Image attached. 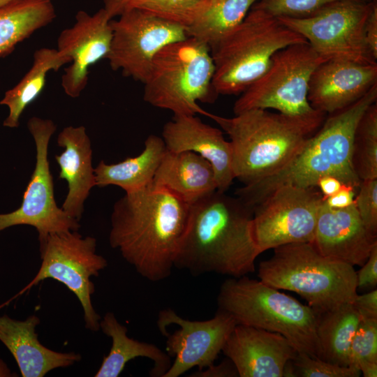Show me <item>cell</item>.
Wrapping results in <instances>:
<instances>
[{"instance_id":"cell-1","label":"cell","mask_w":377,"mask_h":377,"mask_svg":"<svg viewBox=\"0 0 377 377\" xmlns=\"http://www.w3.org/2000/svg\"><path fill=\"white\" fill-rule=\"evenodd\" d=\"M191 205L151 185L127 192L113 205L109 243L142 277L167 279L186 233Z\"/></svg>"},{"instance_id":"cell-2","label":"cell","mask_w":377,"mask_h":377,"mask_svg":"<svg viewBox=\"0 0 377 377\" xmlns=\"http://www.w3.org/2000/svg\"><path fill=\"white\" fill-rule=\"evenodd\" d=\"M253 209L218 190L191 205L188 227L175 267L194 276L240 277L255 271L260 253L253 232Z\"/></svg>"},{"instance_id":"cell-3","label":"cell","mask_w":377,"mask_h":377,"mask_svg":"<svg viewBox=\"0 0 377 377\" xmlns=\"http://www.w3.org/2000/svg\"><path fill=\"white\" fill-rule=\"evenodd\" d=\"M376 99L377 84L355 103L329 114L281 170L237 188L236 196L253 209L281 186L316 187L318 180L324 176H333L343 184L358 188L361 180L352 162L354 135L362 116Z\"/></svg>"},{"instance_id":"cell-4","label":"cell","mask_w":377,"mask_h":377,"mask_svg":"<svg viewBox=\"0 0 377 377\" xmlns=\"http://www.w3.org/2000/svg\"><path fill=\"white\" fill-rule=\"evenodd\" d=\"M320 111L293 116L251 109L224 117L209 113L228 135L235 179L244 185L268 177L284 167L321 126Z\"/></svg>"},{"instance_id":"cell-5","label":"cell","mask_w":377,"mask_h":377,"mask_svg":"<svg viewBox=\"0 0 377 377\" xmlns=\"http://www.w3.org/2000/svg\"><path fill=\"white\" fill-rule=\"evenodd\" d=\"M272 256L260 262L259 280L278 290L295 292L320 313L357 295L354 267L322 256L311 242L277 246Z\"/></svg>"},{"instance_id":"cell-6","label":"cell","mask_w":377,"mask_h":377,"mask_svg":"<svg viewBox=\"0 0 377 377\" xmlns=\"http://www.w3.org/2000/svg\"><path fill=\"white\" fill-rule=\"evenodd\" d=\"M279 290L246 275L230 277L221 286L218 309L230 314L237 324L279 333L298 353L318 357L317 313Z\"/></svg>"},{"instance_id":"cell-7","label":"cell","mask_w":377,"mask_h":377,"mask_svg":"<svg viewBox=\"0 0 377 377\" xmlns=\"http://www.w3.org/2000/svg\"><path fill=\"white\" fill-rule=\"evenodd\" d=\"M304 42L277 17L251 7L242 22L212 48L213 91L242 93L266 71L277 51Z\"/></svg>"},{"instance_id":"cell-8","label":"cell","mask_w":377,"mask_h":377,"mask_svg":"<svg viewBox=\"0 0 377 377\" xmlns=\"http://www.w3.org/2000/svg\"><path fill=\"white\" fill-rule=\"evenodd\" d=\"M214 64L210 48L195 38L170 43L154 57L143 84V99L174 116L209 113L198 102L210 101Z\"/></svg>"},{"instance_id":"cell-9","label":"cell","mask_w":377,"mask_h":377,"mask_svg":"<svg viewBox=\"0 0 377 377\" xmlns=\"http://www.w3.org/2000/svg\"><path fill=\"white\" fill-rule=\"evenodd\" d=\"M325 61L308 42L277 51L266 71L241 93L233 106L235 114L251 109H274L293 116L316 112L307 99L309 82Z\"/></svg>"},{"instance_id":"cell-10","label":"cell","mask_w":377,"mask_h":377,"mask_svg":"<svg viewBox=\"0 0 377 377\" xmlns=\"http://www.w3.org/2000/svg\"><path fill=\"white\" fill-rule=\"evenodd\" d=\"M41 265L33 279L9 302L22 295L39 282L52 279L64 284L79 300L83 311L85 327L100 330L98 313L95 311L91 295L95 291L91 277L98 276L108 262L96 253V238L83 237L77 231L49 235L39 243Z\"/></svg>"},{"instance_id":"cell-11","label":"cell","mask_w":377,"mask_h":377,"mask_svg":"<svg viewBox=\"0 0 377 377\" xmlns=\"http://www.w3.org/2000/svg\"><path fill=\"white\" fill-rule=\"evenodd\" d=\"M376 1L339 0L306 17H277L303 36L324 59L376 64L365 41L364 27Z\"/></svg>"},{"instance_id":"cell-12","label":"cell","mask_w":377,"mask_h":377,"mask_svg":"<svg viewBox=\"0 0 377 377\" xmlns=\"http://www.w3.org/2000/svg\"><path fill=\"white\" fill-rule=\"evenodd\" d=\"M27 127L36 145L35 168L19 208L0 213V232L12 226H31L37 230L40 243L50 234L78 231L80 224L59 207L54 198L48 147L56 124L51 119L32 117Z\"/></svg>"},{"instance_id":"cell-13","label":"cell","mask_w":377,"mask_h":377,"mask_svg":"<svg viewBox=\"0 0 377 377\" xmlns=\"http://www.w3.org/2000/svg\"><path fill=\"white\" fill-rule=\"evenodd\" d=\"M316 187L281 186L253 208V232L260 253L313 241L323 195Z\"/></svg>"},{"instance_id":"cell-14","label":"cell","mask_w":377,"mask_h":377,"mask_svg":"<svg viewBox=\"0 0 377 377\" xmlns=\"http://www.w3.org/2000/svg\"><path fill=\"white\" fill-rule=\"evenodd\" d=\"M111 26L110 67L142 83L156 54L187 37L184 26L138 8L124 11Z\"/></svg>"},{"instance_id":"cell-15","label":"cell","mask_w":377,"mask_h":377,"mask_svg":"<svg viewBox=\"0 0 377 377\" xmlns=\"http://www.w3.org/2000/svg\"><path fill=\"white\" fill-rule=\"evenodd\" d=\"M237 324L219 309L212 318L203 321L184 319L170 309L161 311L157 326L167 337L166 353L175 357L163 377H179L193 367L202 370L214 364Z\"/></svg>"},{"instance_id":"cell-16","label":"cell","mask_w":377,"mask_h":377,"mask_svg":"<svg viewBox=\"0 0 377 377\" xmlns=\"http://www.w3.org/2000/svg\"><path fill=\"white\" fill-rule=\"evenodd\" d=\"M112 20L103 8L93 15L80 10L74 24L59 35L57 50L71 63L61 77V87L69 97L80 96L88 83L89 67L106 59L112 38Z\"/></svg>"},{"instance_id":"cell-17","label":"cell","mask_w":377,"mask_h":377,"mask_svg":"<svg viewBox=\"0 0 377 377\" xmlns=\"http://www.w3.org/2000/svg\"><path fill=\"white\" fill-rule=\"evenodd\" d=\"M240 377H283L286 363L298 354L283 335L237 324L222 351Z\"/></svg>"},{"instance_id":"cell-18","label":"cell","mask_w":377,"mask_h":377,"mask_svg":"<svg viewBox=\"0 0 377 377\" xmlns=\"http://www.w3.org/2000/svg\"><path fill=\"white\" fill-rule=\"evenodd\" d=\"M311 243L325 257L362 266L377 245V236L366 228L354 203L337 209L323 199Z\"/></svg>"},{"instance_id":"cell-19","label":"cell","mask_w":377,"mask_h":377,"mask_svg":"<svg viewBox=\"0 0 377 377\" xmlns=\"http://www.w3.org/2000/svg\"><path fill=\"white\" fill-rule=\"evenodd\" d=\"M376 84L377 63L326 60L311 75L307 99L313 109L332 114L357 101Z\"/></svg>"},{"instance_id":"cell-20","label":"cell","mask_w":377,"mask_h":377,"mask_svg":"<svg viewBox=\"0 0 377 377\" xmlns=\"http://www.w3.org/2000/svg\"><path fill=\"white\" fill-rule=\"evenodd\" d=\"M161 138L170 151H192L208 161L214 170L217 190L228 191L235 179L232 149L220 129L195 115L174 116L163 126Z\"/></svg>"},{"instance_id":"cell-21","label":"cell","mask_w":377,"mask_h":377,"mask_svg":"<svg viewBox=\"0 0 377 377\" xmlns=\"http://www.w3.org/2000/svg\"><path fill=\"white\" fill-rule=\"evenodd\" d=\"M36 315L19 320L5 314L0 316V341L15 358L22 377H43L58 368L78 362L82 356L75 352H58L43 345L36 327L40 324Z\"/></svg>"},{"instance_id":"cell-22","label":"cell","mask_w":377,"mask_h":377,"mask_svg":"<svg viewBox=\"0 0 377 377\" xmlns=\"http://www.w3.org/2000/svg\"><path fill=\"white\" fill-rule=\"evenodd\" d=\"M57 142L64 149L55 156L60 168L59 178L68 184V193L61 207L80 221L84 203L96 186L91 140L84 126H68L60 131Z\"/></svg>"},{"instance_id":"cell-23","label":"cell","mask_w":377,"mask_h":377,"mask_svg":"<svg viewBox=\"0 0 377 377\" xmlns=\"http://www.w3.org/2000/svg\"><path fill=\"white\" fill-rule=\"evenodd\" d=\"M151 185L192 205L217 190L211 163L192 151L166 152Z\"/></svg>"},{"instance_id":"cell-24","label":"cell","mask_w":377,"mask_h":377,"mask_svg":"<svg viewBox=\"0 0 377 377\" xmlns=\"http://www.w3.org/2000/svg\"><path fill=\"white\" fill-rule=\"evenodd\" d=\"M100 330L112 339L110 352L95 374V377H117L126 364L136 357H147L153 362L149 375L163 377L171 366L170 356L154 344L140 341L127 335V328L112 312H107L100 320Z\"/></svg>"},{"instance_id":"cell-25","label":"cell","mask_w":377,"mask_h":377,"mask_svg":"<svg viewBox=\"0 0 377 377\" xmlns=\"http://www.w3.org/2000/svg\"><path fill=\"white\" fill-rule=\"evenodd\" d=\"M166 150L161 137L149 135L145 141L144 149L136 156L113 164L101 161L94 168L96 186L114 185L125 193L150 186Z\"/></svg>"},{"instance_id":"cell-26","label":"cell","mask_w":377,"mask_h":377,"mask_svg":"<svg viewBox=\"0 0 377 377\" xmlns=\"http://www.w3.org/2000/svg\"><path fill=\"white\" fill-rule=\"evenodd\" d=\"M55 17L52 0H10L0 6V57Z\"/></svg>"},{"instance_id":"cell-27","label":"cell","mask_w":377,"mask_h":377,"mask_svg":"<svg viewBox=\"0 0 377 377\" xmlns=\"http://www.w3.org/2000/svg\"><path fill=\"white\" fill-rule=\"evenodd\" d=\"M68 63H71V59L57 49L41 47L37 50L34 54L30 69L16 85L5 92L0 101V105L8 109V114L3 126L10 128H17L24 110L43 91L48 72L57 71Z\"/></svg>"},{"instance_id":"cell-28","label":"cell","mask_w":377,"mask_h":377,"mask_svg":"<svg viewBox=\"0 0 377 377\" xmlns=\"http://www.w3.org/2000/svg\"><path fill=\"white\" fill-rule=\"evenodd\" d=\"M318 357L343 367L350 364V350L360 316L353 303L318 313Z\"/></svg>"},{"instance_id":"cell-29","label":"cell","mask_w":377,"mask_h":377,"mask_svg":"<svg viewBox=\"0 0 377 377\" xmlns=\"http://www.w3.org/2000/svg\"><path fill=\"white\" fill-rule=\"evenodd\" d=\"M258 0H218L210 3L186 27L187 36L213 48L242 22Z\"/></svg>"},{"instance_id":"cell-30","label":"cell","mask_w":377,"mask_h":377,"mask_svg":"<svg viewBox=\"0 0 377 377\" xmlns=\"http://www.w3.org/2000/svg\"><path fill=\"white\" fill-rule=\"evenodd\" d=\"M352 162L360 179H377V105L372 104L357 126Z\"/></svg>"},{"instance_id":"cell-31","label":"cell","mask_w":377,"mask_h":377,"mask_svg":"<svg viewBox=\"0 0 377 377\" xmlns=\"http://www.w3.org/2000/svg\"><path fill=\"white\" fill-rule=\"evenodd\" d=\"M209 4V0H132L127 10L140 9L186 27Z\"/></svg>"},{"instance_id":"cell-32","label":"cell","mask_w":377,"mask_h":377,"mask_svg":"<svg viewBox=\"0 0 377 377\" xmlns=\"http://www.w3.org/2000/svg\"><path fill=\"white\" fill-rule=\"evenodd\" d=\"M291 377H358L361 373L353 367H343L317 357L298 353L288 362Z\"/></svg>"},{"instance_id":"cell-33","label":"cell","mask_w":377,"mask_h":377,"mask_svg":"<svg viewBox=\"0 0 377 377\" xmlns=\"http://www.w3.org/2000/svg\"><path fill=\"white\" fill-rule=\"evenodd\" d=\"M339 0H258L252 7L276 17H309Z\"/></svg>"},{"instance_id":"cell-34","label":"cell","mask_w":377,"mask_h":377,"mask_svg":"<svg viewBox=\"0 0 377 377\" xmlns=\"http://www.w3.org/2000/svg\"><path fill=\"white\" fill-rule=\"evenodd\" d=\"M362 360L377 362V319H360L352 340L349 366Z\"/></svg>"},{"instance_id":"cell-35","label":"cell","mask_w":377,"mask_h":377,"mask_svg":"<svg viewBox=\"0 0 377 377\" xmlns=\"http://www.w3.org/2000/svg\"><path fill=\"white\" fill-rule=\"evenodd\" d=\"M354 204L366 228L377 236V179L361 181Z\"/></svg>"},{"instance_id":"cell-36","label":"cell","mask_w":377,"mask_h":377,"mask_svg":"<svg viewBox=\"0 0 377 377\" xmlns=\"http://www.w3.org/2000/svg\"><path fill=\"white\" fill-rule=\"evenodd\" d=\"M356 272L358 289H374L377 285V245L372 249L367 261Z\"/></svg>"},{"instance_id":"cell-37","label":"cell","mask_w":377,"mask_h":377,"mask_svg":"<svg viewBox=\"0 0 377 377\" xmlns=\"http://www.w3.org/2000/svg\"><path fill=\"white\" fill-rule=\"evenodd\" d=\"M361 319H377V290L356 296L353 302Z\"/></svg>"},{"instance_id":"cell-38","label":"cell","mask_w":377,"mask_h":377,"mask_svg":"<svg viewBox=\"0 0 377 377\" xmlns=\"http://www.w3.org/2000/svg\"><path fill=\"white\" fill-rule=\"evenodd\" d=\"M364 36L367 47L372 57L377 59V3H376L367 20Z\"/></svg>"},{"instance_id":"cell-39","label":"cell","mask_w":377,"mask_h":377,"mask_svg":"<svg viewBox=\"0 0 377 377\" xmlns=\"http://www.w3.org/2000/svg\"><path fill=\"white\" fill-rule=\"evenodd\" d=\"M193 377H232L239 376L233 363L228 359L218 365L213 364L207 368L192 374Z\"/></svg>"},{"instance_id":"cell-40","label":"cell","mask_w":377,"mask_h":377,"mask_svg":"<svg viewBox=\"0 0 377 377\" xmlns=\"http://www.w3.org/2000/svg\"><path fill=\"white\" fill-rule=\"evenodd\" d=\"M355 188L343 185L341 188L332 195L323 199L325 203L332 208H344L354 203Z\"/></svg>"},{"instance_id":"cell-41","label":"cell","mask_w":377,"mask_h":377,"mask_svg":"<svg viewBox=\"0 0 377 377\" xmlns=\"http://www.w3.org/2000/svg\"><path fill=\"white\" fill-rule=\"evenodd\" d=\"M343 185L345 184L333 176H324L318 180L316 187H318L323 198L325 199L336 193Z\"/></svg>"},{"instance_id":"cell-42","label":"cell","mask_w":377,"mask_h":377,"mask_svg":"<svg viewBox=\"0 0 377 377\" xmlns=\"http://www.w3.org/2000/svg\"><path fill=\"white\" fill-rule=\"evenodd\" d=\"M132 0H103V8L113 19L126 11Z\"/></svg>"},{"instance_id":"cell-43","label":"cell","mask_w":377,"mask_h":377,"mask_svg":"<svg viewBox=\"0 0 377 377\" xmlns=\"http://www.w3.org/2000/svg\"><path fill=\"white\" fill-rule=\"evenodd\" d=\"M357 368L364 377L377 376V362L362 360L357 364Z\"/></svg>"},{"instance_id":"cell-44","label":"cell","mask_w":377,"mask_h":377,"mask_svg":"<svg viewBox=\"0 0 377 377\" xmlns=\"http://www.w3.org/2000/svg\"><path fill=\"white\" fill-rule=\"evenodd\" d=\"M17 376L16 373H13L8 367L5 361L0 357V377H14Z\"/></svg>"},{"instance_id":"cell-45","label":"cell","mask_w":377,"mask_h":377,"mask_svg":"<svg viewBox=\"0 0 377 377\" xmlns=\"http://www.w3.org/2000/svg\"><path fill=\"white\" fill-rule=\"evenodd\" d=\"M10 0H0V6L7 3L8 2H9Z\"/></svg>"},{"instance_id":"cell-46","label":"cell","mask_w":377,"mask_h":377,"mask_svg":"<svg viewBox=\"0 0 377 377\" xmlns=\"http://www.w3.org/2000/svg\"><path fill=\"white\" fill-rule=\"evenodd\" d=\"M209 1L210 3H213V2H214V1H218V0H209Z\"/></svg>"},{"instance_id":"cell-47","label":"cell","mask_w":377,"mask_h":377,"mask_svg":"<svg viewBox=\"0 0 377 377\" xmlns=\"http://www.w3.org/2000/svg\"><path fill=\"white\" fill-rule=\"evenodd\" d=\"M369 1H376V0H368Z\"/></svg>"}]
</instances>
